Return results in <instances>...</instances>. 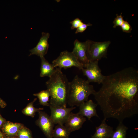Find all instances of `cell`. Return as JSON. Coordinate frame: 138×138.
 I'll list each match as a JSON object with an SVG mask.
<instances>
[{
    "instance_id": "cell-1",
    "label": "cell",
    "mask_w": 138,
    "mask_h": 138,
    "mask_svg": "<svg viewBox=\"0 0 138 138\" xmlns=\"http://www.w3.org/2000/svg\"><path fill=\"white\" fill-rule=\"evenodd\" d=\"M99 90L93 95L104 118L119 122L138 113V71L132 67L105 76Z\"/></svg>"
},
{
    "instance_id": "cell-2",
    "label": "cell",
    "mask_w": 138,
    "mask_h": 138,
    "mask_svg": "<svg viewBox=\"0 0 138 138\" xmlns=\"http://www.w3.org/2000/svg\"><path fill=\"white\" fill-rule=\"evenodd\" d=\"M70 82L61 69L56 67L46 82L50 94V106L66 107Z\"/></svg>"
},
{
    "instance_id": "cell-3",
    "label": "cell",
    "mask_w": 138,
    "mask_h": 138,
    "mask_svg": "<svg viewBox=\"0 0 138 138\" xmlns=\"http://www.w3.org/2000/svg\"><path fill=\"white\" fill-rule=\"evenodd\" d=\"M96 92L93 86L76 75L70 82L67 104L72 107L79 106L82 103L88 100L89 96Z\"/></svg>"
},
{
    "instance_id": "cell-4",
    "label": "cell",
    "mask_w": 138,
    "mask_h": 138,
    "mask_svg": "<svg viewBox=\"0 0 138 138\" xmlns=\"http://www.w3.org/2000/svg\"><path fill=\"white\" fill-rule=\"evenodd\" d=\"M87 56L89 62L98 61L102 58H107L108 48L110 41L95 42L87 40Z\"/></svg>"
},
{
    "instance_id": "cell-5",
    "label": "cell",
    "mask_w": 138,
    "mask_h": 138,
    "mask_svg": "<svg viewBox=\"0 0 138 138\" xmlns=\"http://www.w3.org/2000/svg\"><path fill=\"white\" fill-rule=\"evenodd\" d=\"M52 64L55 68L58 67L61 69L75 67L81 70L84 68V66L72 52L67 50L61 52L59 56L52 61Z\"/></svg>"
},
{
    "instance_id": "cell-6",
    "label": "cell",
    "mask_w": 138,
    "mask_h": 138,
    "mask_svg": "<svg viewBox=\"0 0 138 138\" xmlns=\"http://www.w3.org/2000/svg\"><path fill=\"white\" fill-rule=\"evenodd\" d=\"M81 70L84 75L87 77V80L89 83L94 82L99 84H101L105 76L102 74L97 61L89 62Z\"/></svg>"
},
{
    "instance_id": "cell-7",
    "label": "cell",
    "mask_w": 138,
    "mask_h": 138,
    "mask_svg": "<svg viewBox=\"0 0 138 138\" xmlns=\"http://www.w3.org/2000/svg\"><path fill=\"white\" fill-rule=\"evenodd\" d=\"M50 117L54 124L63 125L67 121L71 111L75 109L74 107L67 108L62 106H49Z\"/></svg>"
},
{
    "instance_id": "cell-8",
    "label": "cell",
    "mask_w": 138,
    "mask_h": 138,
    "mask_svg": "<svg viewBox=\"0 0 138 138\" xmlns=\"http://www.w3.org/2000/svg\"><path fill=\"white\" fill-rule=\"evenodd\" d=\"M39 117L36 124L39 127L47 138H53L52 133L54 124L50 116L44 112H38Z\"/></svg>"
},
{
    "instance_id": "cell-9",
    "label": "cell",
    "mask_w": 138,
    "mask_h": 138,
    "mask_svg": "<svg viewBox=\"0 0 138 138\" xmlns=\"http://www.w3.org/2000/svg\"><path fill=\"white\" fill-rule=\"evenodd\" d=\"M74 47L72 52L85 68L89 62L87 56V41L82 42L76 39L74 42Z\"/></svg>"
},
{
    "instance_id": "cell-10",
    "label": "cell",
    "mask_w": 138,
    "mask_h": 138,
    "mask_svg": "<svg viewBox=\"0 0 138 138\" xmlns=\"http://www.w3.org/2000/svg\"><path fill=\"white\" fill-rule=\"evenodd\" d=\"M49 36V33L42 32V36L37 45L30 50V53L29 56L35 55L40 57H44L47 52L49 47L48 40Z\"/></svg>"
},
{
    "instance_id": "cell-11",
    "label": "cell",
    "mask_w": 138,
    "mask_h": 138,
    "mask_svg": "<svg viewBox=\"0 0 138 138\" xmlns=\"http://www.w3.org/2000/svg\"><path fill=\"white\" fill-rule=\"evenodd\" d=\"M86 121L85 117L71 112L65 123V126L71 132L80 129Z\"/></svg>"
},
{
    "instance_id": "cell-12",
    "label": "cell",
    "mask_w": 138,
    "mask_h": 138,
    "mask_svg": "<svg viewBox=\"0 0 138 138\" xmlns=\"http://www.w3.org/2000/svg\"><path fill=\"white\" fill-rule=\"evenodd\" d=\"M97 105V104L93 102L91 99L84 102L79 106V111L78 113L83 116L86 117L89 120L94 116L99 117L96 109Z\"/></svg>"
},
{
    "instance_id": "cell-13",
    "label": "cell",
    "mask_w": 138,
    "mask_h": 138,
    "mask_svg": "<svg viewBox=\"0 0 138 138\" xmlns=\"http://www.w3.org/2000/svg\"><path fill=\"white\" fill-rule=\"evenodd\" d=\"M106 119L104 118L100 125L96 127V131L91 138H110L113 133V128L107 125Z\"/></svg>"
},
{
    "instance_id": "cell-14",
    "label": "cell",
    "mask_w": 138,
    "mask_h": 138,
    "mask_svg": "<svg viewBox=\"0 0 138 138\" xmlns=\"http://www.w3.org/2000/svg\"><path fill=\"white\" fill-rule=\"evenodd\" d=\"M24 125L21 123L6 121L1 128V131L7 137L16 136L19 130Z\"/></svg>"
},
{
    "instance_id": "cell-15",
    "label": "cell",
    "mask_w": 138,
    "mask_h": 138,
    "mask_svg": "<svg viewBox=\"0 0 138 138\" xmlns=\"http://www.w3.org/2000/svg\"><path fill=\"white\" fill-rule=\"evenodd\" d=\"M41 60L40 76L50 77L55 72L56 68L52 64L50 63L44 57H40Z\"/></svg>"
},
{
    "instance_id": "cell-16",
    "label": "cell",
    "mask_w": 138,
    "mask_h": 138,
    "mask_svg": "<svg viewBox=\"0 0 138 138\" xmlns=\"http://www.w3.org/2000/svg\"><path fill=\"white\" fill-rule=\"evenodd\" d=\"M71 132L65 126L58 124L53 129V138H68Z\"/></svg>"
},
{
    "instance_id": "cell-17",
    "label": "cell",
    "mask_w": 138,
    "mask_h": 138,
    "mask_svg": "<svg viewBox=\"0 0 138 138\" xmlns=\"http://www.w3.org/2000/svg\"><path fill=\"white\" fill-rule=\"evenodd\" d=\"M37 98H35L33 100L28 103L22 111L23 114L32 117H34L36 112H38L43 109V108H36L34 106V104L37 100Z\"/></svg>"
},
{
    "instance_id": "cell-18",
    "label": "cell",
    "mask_w": 138,
    "mask_h": 138,
    "mask_svg": "<svg viewBox=\"0 0 138 138\" xmlns=\"http://www.w3.org/2000/svg\"><path fill=\"white\" fill-rule=\"evenodd\" d=\"M34 96L38 97L40 104L43 106H49L50 93L48 89L43 90L33 94Z\"/></svg>"
},
{
    "instance_id": "cell-19",
    "label": "cell",
    "mask_w": 138,
    "mask_h": 138,
    "mask_svg": "<svg viewBox=\"0 0 138 138\" xmlns=\"http://www.w3.org/2000/svg\"><path fill=\"white\" fill-rule=\"evenodd\" d=\"M128 128L123 122H119L118 125L110 138H126L127 130Z\"/></svg>"
},
{
    "instance_id": "cell-20",
    "label": "cell",
    "mask_w": 138,
    "mask_h": 138,
    "mask_svg": "<svg viewBox=\"0 0 138 138\" xmlns=\"http://www.w3.org/2000/svg\"><path fill=\"white\" fill-rule=\"evenodd\" d=\"M16 137L17 138H32L30 130L24 126L18 131Z\"/></svg>"
},
{
    "instance_id": "cell-21",
    "label": "cell",
    "mask_w": 138,
    "mask_h": 138,
    "mask_svg": "<svg viewBox=\"0 0 138 138\" xmlns=\"http://www.w3.org/2000/svg\"><path fill=\"white\" fill-rule=\"evenodd\" d=\"M122 13L120 15H118L116 14V17L115 18L113 22L114 24L113 27L115 28L117 26H121L124 21L123 19V17L122 15Z\"/></svg>"
},
{
    "instance_id": "cell-22",
    "label": "cell",
    "mask_w": 138,
    "mask_h": 138,
    "mask_svg": "<svg viewBox=\"0 0 138 138\" xmlns=\"http://www.w3.org/2000/svg\"><path fill=\"white\" fill-rule=\"evenodd\" d=\"M120 26L122 31L125 32L130 33L132 30V27L127 21H124Z\"/></svg>"
},
{
    "instance_id": "cell-23",
    "label": "cell",
    "mask_w": 138,
    "mask_h": 138,
    "mask_svg": "<svg viewBox=\"0 0 138 138\" xmlns=\"http://www.w3.org/2000/svg\"><path fill=\"white\" fill-rule=\"evenodd\" d=\"M70 23L72 25L71 29L72 30H73L78 28L83 23V22L79 18H77L73 21L70 22Z\"/></svg>"
},
{
    "instance_id": "cell-24",
    "label": "cell",
    "mask_w": 138,
    "mask_h": 138,
    "mask_svg": "<svg viewBox=\"0 0 138 138\" xmlns=\"http://www.w3.org/2000/svg\"><path fill=\"white\" fill-rule=\"evenodd\" d=\"M92 25V24L89 23L87 24L83 23L81 25L76 29L75 33L77 34L79 33L83 32L86 29L88 26Z\"/></svg>"
},
{
    "instance_id": "cell-25",
    "label": "cell",
    "mask_w": 138,
    "mask_h": 138,
    "mask_svg": "<svg viewBox=\"0 0 138 138\" xmlns=\"http://www.w3.org/2000/svg\"><path fill=\"white\" fill-rule=\"evenodd\" d=\"M6 121V119L2 117L0 113V129H1L2 126Z\"/></svg>"
},
{
    "instance_id": "cell-26",
    "label": "cell",
    "mask_w": 138,
    "mask_h": 138,
    "mask_svg": "<svg viewBox=\"0 0 138 138\" xmlns=\"http://www.w3.org/2000/svg\"><path fill=\"white\" fill-rule=\"evenodd\" d=\"M6 106V102L0 97V108H4Z\"/></svg>"
},
{
    "instance_id": "cell-27",
    "label": "cell",
    "mask_w": 138,
    "mask_h": 138,
    "mask_svg": "<svg viewBox=\"0 0 138 138\" xmlns=\"http://www.w3.org/2000/svg\"><path fill=\"white\" fill-rule=\"evenodd\" d=\"M5 135L0 130V138H3Z\"/></svg>"
},
{
    "instance_id": "cell-28",
    "label": "cell",
    "mask_w": 138,
    "mask_h": 138,
    "mask_svg": "<svg viewBox=\"0 0 138 138\" xmlns=\"http://www.w3.org/2000/svg\"><path fill=\"white\" fill-rule=\"evenodd\" d=\"M3 138H17L16 136L7 137L5 136Z\"/></svg>"
}]
</instances>
